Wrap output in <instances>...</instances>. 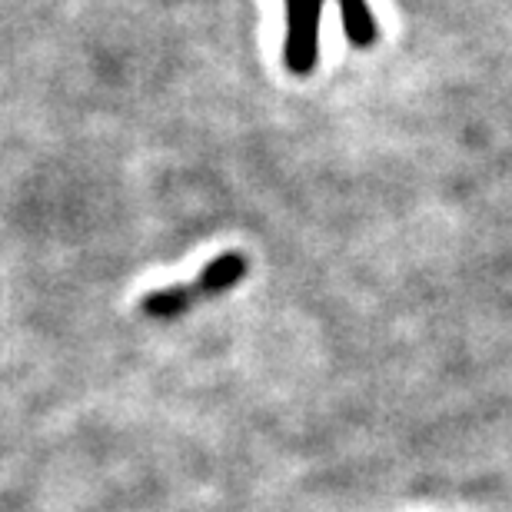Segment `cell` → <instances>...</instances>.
<instances>
[{
    "mask_svg": "<svg viewBox=\"0 0 512 512\" xmlns=\"http://www.w3.org/2000/svg\"><path fill=\"white\" fill-rule=\"evenodd\" d=\"M326 0H286V44L283 64L290 74L306 77L320 57V20ZM343 14V34L353 47L370 50L380 40V24L366 0H336Z\"/></svg>",
    "mask_w": 512,
    "mask_h": 512,
    "instance_id": "obj_1",
    "label": "cell"
},
{
    "mask_svg": "<svg viewBox=\"0 0 512 512\" xmlns=\"http://www.w3.org/2000/svg\"><path fill=\"white\" fill-rule=\"evenodd\" d=\"M250 270V260L237 250L220 253L217 260H210L203 270L193 276L187 283H173L163 286V290L147 293L137 303V310L143 320L153 323H173L180 316L193 313L197 306H203L207 300H217V296H227L233 286L243 283V276Z\"/></svg>",
    "mask_w": 512,
    "mask_h": 512,
    "instance_id": "obj_2",
    "label": "cell"
}]
</instances>
